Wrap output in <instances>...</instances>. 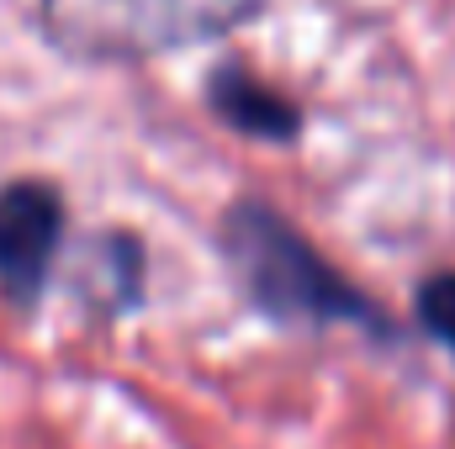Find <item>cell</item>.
<instances>
[{
    "label": "cell",
    "instance_id": "6da1fadb",
    "mask_svg": "<svg viewBox=\"0 0 455 449\" xmlns=\"http://www.w3.org/2000/svg\"><path fill=\"white\" fill-rule=\"evenodd\" d=\"M223 259L238 280V291L275 323H313V328H365V334H392L387 312L349 280L339 275L313 243L307 232L281 217L275 207L238 196L223 212L218 227Z\"/></svg>",
    "mask_w": 455,
    "mask_h": 449
},
{
    "label": "cell",
    "instance_id": "277c9868",
    "mask_svg": "<svg viewBox=\"0 0 455 449\" xmlns=\"http://www.w3.org/2000/svg\"><path fill=\"white\" fill-rule=\"evenodd\" d=\"M207 106L223 116L228 127H238L259 143H291L302 132V112L238 64H218L207 75Z\"/></svg>",
    "mask_w": 455,
    "mask_h": 449
},
{
    "label": "cell",
    "instance_id": "5b68a950",
    "mask_svg": "<svg viewBox=\"0 0 455 449\" xmlns=\"http://www.w3.org/2000/svg\"><path fill=\"white\" fill-rule=\"evenodd\" d=\"M419 323H424V334L440 338L445 349L455 354V270L445 275H429L424 286H419Z\"/></svg>",
    "mask_w": 455,
    "mask_h": 449
},
{
    "label": "cell",
    "instance_id": "3957f363",
    "mask_svg": "<svg viewBox=\"0 0 455 449\" xmlns=\"http://www.w3.org/2000/svg\"><path fill=\"white\" fill-rule=\"evenodd\" d=\"M64 243V196L48 180L0 185V296L11 307H37Z\"/></svg>",
    "mask_w": 455,
    "mask_h": 449
},
{
    "label": "cell",
    "instance_id": "7a4b0ae2",
    "mask_svg": "<svg viewBox=\"0 0 455 449\" xmlns=\"http://www.w3.org/2000/svg\"><path fill=\"white\" fill-rule=\"evenodd\" d=\"M265 0H37V27L64 59L138 64L254 21Z\"/></svg>",
    "mask_w": 455,
    "mask_h": 449
}]
</instances>
